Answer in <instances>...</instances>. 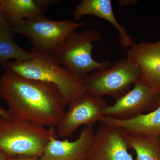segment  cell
Wrapping results in <instances>:
<instances>
[{"label": "cell", "instance_id": "7a4b0ae2", "mask_svg": "<svg viewBox=\"0 0 160 160\" xmlns=\"http://www.w3.org/2000/svg\"><path fill=\"white\" fill-rule=\"evenodd\" d=\"M30 52L31 57L29 60L8 61L3 67L22 77L54 85L66 106L86 92L83 79L71 74L60 65L53 54L44 53L34 48Z\"/></svg>", "mask_w": 160, "mask_h": 160}, {"label": "cell", "instance_id": "d6986e66", "mask_svg": "<svg viewBox=\"0 0 160 160\" xmlns=\"http://www.w3.org/2000/svg\"><path fill=\"white\" fill-rule=\"evenodd\" d=\"M9 112L8 109H4L0 107V116H6L9 114Z\"/></svg>", "mask_w": 160, "mask_h": 160}, {"label": "cell", "instance_id": "9c48e42d", "mask_svg": "<svg viewBox=\"0 0 160 160\" xmlns=\"http://www.w3.org/2000/svg\"><path fill=\"white\" fill-rule=\"evenodd\" d=\"M160 97L139 80L126 94L106 107L103 116L119 120L133 118L154 110Z\"/></svg>", "mask_w": 160, "mask_h": 160}, {"label": "cell", "instance_id": "ffe728a7", "mask_svg": "<svg viewBox=\"0 0 160 160\" xmlns=\"http://www.w3.org/2000/svg\"><path fill=\"white\" fill-rule=\"evenodd\" d=\"M7 156L2 151H0V160H6Z\"/></svg>", "mask_w": 160, "mask_h": 160}, {"label": "cell", "instance_id": "4fadbf2b", "mask_svg": "<svg viewBox=\"0 0 160 160\" xmlns=\"http://www.w3.org/2000/svg\"><path fill=\"white\" fill-rule=\"evenodd\" d=\"M61 2L58 0H0V9L13 28L23 20L44 16L48 7Z\"/></svg>", "mask_w": 160, "mask_h": 160}, {"label": "cell", "instance_id": "52a82bcc", "mask_svg": "<svg viewBox=\"0 0 160 160\" xmlns=\"http://www.w3.org/2000/svg\"><path fill=\"white\" fill-rule=\"evenodd\" d=\"M69 106L68 110L57 127V133L60 137L70 136L83 125L93 126L103 116L108 105L104 98L85 92Z\"/></svg>", "mask_w": 160, "mask_h": 160}, {"label": "cell", "instance_id": "44dd1931", "mask_svg": "<svg viewBox=\"0 0 160 160\" xmlns=\"http://www.w3.org/2000/svg\"><path fill=\"white\" fill-rule=\"evenodd\" d=\"M160 105V97L159 98L158 101V102L157 103L156 105V107H158V106H159Z\"/></svg>", "mask_w": 160, "mask_h": 160}, {"label": "cell", "instance_id": "5bb4252c", "mask_svg": "<svg viewBox=\"0 0 160 160\" xmlns=\"http://www.w3.org/2000/svg\"><path fill=\"white\" fill-rule=\"evenodd\" d=\"M98 122L114 126L126 133L160 135V105L152 111L130 119L103 116Z\"/></svg>", "mask_w": 160, "mask_h": 160}, {"label": "cell", "instance_id": "3957f363", "mask_svg": "<svg viewBox=\"0 0 160 160\" xmlns=\"http://www.w3.org/2000/svg\"><path fill=\"white\" fill-rule=\"evenodd\" d=\"M52 128L15 117L9 112L0 116V151L8 156L40 158Z\"/></svg>", "mask_w": 160, "mask_h": 160}, {"label": "cell", "instance_id": "8992f818", "mask_svg": "<svg viewBox=\"0 0 160 160\" xmlns=\"http://www.w3.org/2000/svg\"><path fill=\"white\" fill-rule=\"evenodd\" d=\"M140 69L127 58L121 59L108 68L92 72L83 78L86 92L116 100L123 96L139 80Z\"/></svg>", "mask_w": 160, "mask_h": 160}, {"label": "cell", "instance_id": "7c38bea8", "mask_svg": "<svg viewBox=\"0 0 160 160\" xmlns=\"http://www.w3.org/2000/svg\"><path fill=\"white\" fill-rule=\"evenodd\" d=\"M87 15L104 19L114 26L119 34L120 46L124 50L126 51L134 43L126 28L120 24L115 16L111 0L81 1L73 10V20L78 22L83 16Z\"/></svg>", "mask_w": 160, "mask_h": 160}, {"label": "cell", "instance_id": "2e32d148", "mask_svg": "<svg viewBox=\"0 0 160 160\" xmlns=\"http://www.w3.org/2000/svg\"><path fill=\"white\" fill-rule=\"evenodd\" d=\"M123 132L129 149L136 153L135 160H160V135Z\"/></svg>", "mask_w": 160, "mask_h": 160}, {"label": "cell", "instance_id": "8fae6325", "mask_svg": "<svg viewBox=\"0 0 160 160\" xmlns=\"http://www.w3.org/2000/svg\"><path fill=\"white\" fill-rule=\"evenodd\" d=\"M128 150L122 130L100 123L95 131L93 147L87 160H135Z\"/></svg>", "mask_w": 160, "mask_h": 160}, {"label": "cell", "instance_id": "277c9868", "mask_svg": "<svg viewBox=\"0 0 160 160\" xmlns=\"http://www.w3.org/2000/svg\"><path fill=\"white\" fill-rule=\"evenodd\" d=\"M102 40V37L97 29L76 31L53 55L71 74L83 79L95 70L112 66L109 61L98 62L92 58L93 43Z\"/></svg>", "mask_w": 160, "mask_h": 160}, {"label": "cell", "instance_id": "9a60e30c", "mask_svg": "<svg viewBox=\"0 0 160 160\" xmlns=\"http://www.w3.org/2000/svg\"><path fill=\"white\" fill-rule=\"evenodd\" d=\"M13 28L0 9V64L3 66L10 60L24 61L31 57L30 51L23 49L15 42Z\"/></svg>", "mask_w": 160, "mask_h": 160}, {"label": "cell", "instance_id": "6da1fadb", "mask_svg": "<svg viewBox=\"0 0 160 160\" xmlns=\"http://www.w3.org/2000/svg\"><path fill=\"white\" fill-rule=\"evenodd\" d=\"M0 96L13 116L46 128L57 127L66 112V104L56 86L9 70L0 79Z\"/></svg>", "mask_w": 160, "mask_h": 160}, {"label": "cell", "instance_id": "30bf717a", "mask_svg": "<svg viewBox=\"0 0 160 160\" xmlns=\"http://www.w3.org/2000/svg\"><path fill=\"white\" fill-rule=\"evenodd\" d=\"M126 52L129 62L140 69V82L160 96V41L133 43Z\"/></svg>", "mask_w": 160, "mask_h": 160}, {"label": "cell", "instance_id": "e0dca14e", "mask_svg": "<svg viewBox=\"0 0 160 160\" xmlns=\"http://www.w3.org/2000/svg\"><path fill=\"white\" fill-rule=\"evenodd\" d=\"M138 1L137 0H118L117 3L121 7L128 6H134L136 5Z\"/></svg>", "mask_w": 160, "mask_h": 160}, {"label": "cell", "instance_id": "5b68a950", "mask_svg": "<svg viewBox=\"0 0 160 160\" xmlns=\"http://www.w3.org/2000/svg\"><path fill=\"white\" fill-rule=\"evenodd\" d=\"M86 24L69 20L54 21L44 15L23 20L13 27V30L15 33L26 37L33 48L53 54L77 29Z\"/></svg>", "mask_w": 160, "mask_h": 160}, {"label": "cell", "instance_id": "ac0fdd59", "mask_svg": "<svg viewBox=\"0 0 160 160\" xmlns=\"http://www.w3.org/2000/svg\"><path fill=\"white\" fill-rule=\"evenodd\" d=\"M6 160H40L39 158L26 156H8Z\"/></svg>", "mask_w": 160, "mask_h": 160}, {"label": "cell", "instance_id": "ba28073f", "mask_svg": "<svg viewBox=\"0 0 160 160\" xmlns=\"http://www.w3.org/2000/svg\"><path fill=\"white\" fill-rule=\"evenodd\" d=\"M93 125L86 126L75 140H59L53 128L49 142L40 160H87L91 153L95 138Z\"/></svg>", "mask_w": 160, "mask_h": 160}]
</instances>
